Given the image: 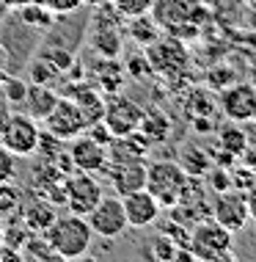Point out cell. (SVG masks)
<instances>
[{
    "label": "cell",
    "mask_w": 256,
    "mask_h": 262,
    "mask_svg": "<svg viewBox=\"0 0 256 262\" xmlns=\"http://www.w3.org/2000/svg\"><path fill=\"white\" fill-rule=\"evenodd\" d=\"M19 254H22V262H58V254L53 251V246L47 243L44 235H36V232H31V235L25 237V243L19 246Z\"/></svg>",
    "instance_id": "cell-25"
},
{
    "label": "cell",
    "mask_w": 256,
    "mask_h": 262,
    "mask_svg": "<svg viewBox=\"0 0 256 262\" xmlns=\"http://www.w3.org/2000/svg\"><path fill=\"white\" fill-rule=\"evenodd\" d=\"M138 133L149 141V146L162 144V141L171 136V119L162 111H144L141 124H138Z\"/></svg>",
    "instance_id": "cell-21"
},
{
    "label": "cell",
    "mask_w": 256,
    "mask_h": 262,
    "mask_svg": "<svg viewBox=\"0 0 256 262\" xmlns=\"http://www.w3.org/2000/svg\"><path fill=\"white\" fill-rule=\"evenodd\" d=\"M6 77H9V75H6V69H0V86H3V80H6Z\"/></svg>",
    "instance_id": "cell-47"
},
{
    "label": "cell",
    "mask_w": 256,
    "mask_h": 262,
    "mask_svg": "<svg viewBox=\"0 0 256 262\" xmlns=\"http://www.w3.org/2000/svg\"><path fill=\"white\" fill-rule=\"evenodd\" d=\"M66 212H75V215H88L94 210V204L105 196L102 182L97 180V174L88 171H75L66 174Z\"/></svg>",
    "instance_id": "cell-6"
},
{
    "label": "cell",
    "mask_w": 256,
    "mask_h": 262,
    "mask_svg": "<svg viewBox=\"0 0 256 262\" xmlns=\"http://www.w3.org/2000/svg\"><path fill=\"white\" fill-rule=\"evenodd\" d=\"M85 133H88V136L94 138V141H99L102 146H108L110 138H113V133L108 130V124H105L102 119H99V122H94V124H88V127H85Z\"/></svg>",
    "instance_id": "cell-39"
},
{
    "label": "cell",
    "mask_w": 256,
    "mask_h": 262,
    "mask_svg": "<svg viewBox=\"0 0 256 262\" xmlns=\"http://www.w3.org/2000/svg\"><path fill=\"white\" fill-rule=\"evenodd\" d=\"M3 226H6V218L0 215V240H3Z\"/></svg>",
    "instance_id": "cell-46"
},
{
    "label": "cell",
    "mask_w": 256,
    "mask_h": 262,
    "mask_svg": "<svg viewBox=\"0 0 256 262\" xmlns=\"http://www.w3.org/2000/svg\"><path fill=\"white\" fill-rule=\"evenodd\" d=\"M190 251L201 262H234V232L210 215L190 229Z\"/></svg>",
    "instance_id": "cell-2"
},
{
    "label": "cell",
    "mask_w": 256,
    "mask_h": 262,
    "mask_svg": "<svg viewBox=\"0 0 256 262\" xmlns=\"http://www.w3.org/2000/svg\"><path fill=\"white\" fill-rule=\"evenodd\" d=\"M41 3H44L53 14H58V17H66V14H75L77 9H80L83 0H41Z\"/></svg>",
    "instance_id": "cell-37"
},
{
    "label": "cell",
    "mask_w": 256,
    "mask_h": 262,
    "mask_svg": "<svg viewBox=\"0 0 256 262\" xmlns=\"http://www.w3.org/2000/svg\"><path fill=\"white\" fill-rule=\"evenodd\" d=\"M149 63H152V69H157V72H166L168 77L176 72V69H184V63H188V53H184L182 41L168 36V39H157L149 45Z\"/></svg>",
    "instance_id": "cell-15"
},
{
    "label": "cell",
    "mask_w": 256,
    "mask_h": 262,
    "mask_svg": "<svg viewBox=\"0 0 256 262\" xmlns=\"http://www.w3.org/2000/svg\"><path fill=\"white\" fill-rule=\"evenodd\" d=\"M55 75H58V72H55V67H53V63H47L44 58L31 61V77H33V83H44V86H50Z\"/></svg>",
    "instance_id": "cell-33"
},
{
    "label": "cell",
    "mask_w": 256,
    "mask_h": 262,
    "mask_svg": "<svg viewBox=\"0 0 256 262\" xmlns=\"http://www.w3.org/2000/svg\"><path fill=\"white\" fill-rule=\"evenodd\" d=\"M17 177V158L0 144V182H9Z\"/></svg>",
    "instance_id": "cell-36"
},
{
    "label": "cell",
    "mask_w": 256,
    "mask_h": 262,
    "mask_svg": "<svg viewBox=\"0 0 256 262\" xmlns=\"http://www.w3.org/2000/svg\"><path fill=\"white\" fill-rule=\"evenodd\" d=\"M39 58H44L47 63H53L55 67V72H66L69 67L75 63V53H69V50H61V47H55V50H41L39 53Z\"/></svg>",
    "instance_id": "cell-32"
},
{
    "label": "cell",
    "mask_w": 256,
    "mask_h": 262,
    "mask_svg": "<svg viewBox=\"0 0 256 262\" xmlns=\"http://www.w3.org/2000/svg\"><path fill=\"white\" fill-rule=\"evenodd\" d=\"M110 6L116 9V14L122 19H132L141 14H149L154 6V0H110Z\"/></svg>",
    "instance_id": "cell-28"
},
{
    "label": "cell",
    "mask_w": 256,
    "mask_h": 262,
    "mask_svg": "<svg viewBox=\"0 0 256 262\" xmlns=\"http://www.w3.org/2000/svg\"><path fill=\"white\" fill-rule=\"evenodd\" d=\"M97 14L88 25V45L97 50V55H105V58H119L124 50V31L119 28L122 17L116 14L110 3L97 6Z\"/></svg>",
    "instance_id": "cell-4"
},
{
    "label": "cell",
    "mask_w": 256,
    "mask_h": 262,
    "mask_svg": "<svg viewBox=\"0 0 256 262\" xmlns=\"http://www.w3.org/2000/svg\"><path fill=\"white\" fill-rule=\"evenodd\" d=\"M207 80H210V86H215V89H226L229 83H234V72L229 67H215L207 72Z\"/></svg>",
    "instance_id": "cell-38"
},
{
    "label": "cell",
    "mask_w": 256,
    "mask_h": 262,
    "mask_svg": "<svg viewBox=\"0 0 256 262\" xmlns=\"http://www.w3.org/2000/svg\"><path fill=\"white\" fill-rule=\"evenodd\" d=\"M149 155V141L141 136L138 130L130 136H113L108 144V166H119V163H141Z\"/></svg>",
    "instance_id": "cell-17"
},
{
    "label": "cell",
    "mask_w": 256,
    "mask_h": 262,
    "mask_svg": "<svg viewBox=\"0 0 256 262\" xmlns=\"http://www.w3.org/2000/svg\"><path fill=\"white\" fill-rule=\"evenodd\" d=\"M19 19L28 25V28H39V31H50L55 23H58V14H53L41 0H33V3H25L19 6Z\"/></svg>",
    "instance_id": "cell-23"
},
{
    "label": "cell",
    "mask_w": 256,
    "mask_h": 262,
    "mask_svg": "<svg viewBox=\"0 0 256 262\" xmlns=\"http://www.w3.org/2000/svg\"><path fill=\"white\" fill-rule=\"evenodd\" d=\"M188 171L179 166V160H154L146 163V190L157 199L160 207H174L179 202L184 185H188Z\"/></svg>",
    "instance_id": "cell-3"
},
{
    "label": "cell",
    "mask_w": 256,
    "mask_h": 262,
    "mask_svg": "<svg viewBox=\"0 0 256 262\" xmlns=\"http://www.w3.org/2000/svg\"><path fill=\"white\" fill-rule=\"evenodd\" d=\"M127 36L141 47H149L152 41H157L160 39V25H157V19L152 17V11L127 19Z\"/></svg>",
    "instance_id": "cell-22"
},
{
    "label": "cell",
    "mask_w": 256,
    "mask_h": 262,
    "mask_svg": "<svg viewBox=\"0 0 256 262\" xmlns=\"http://www.w3.org/2000/svg\"><path fill=\"white\" fill-rule=\"evenodd\" d=\"M248 83H251V86L256 89V61L251 63V80H248Z\"/></svg>",
    "instance_id": "cell-45"
},
{
    "label": "cell",
    "mask_w": 256,
    "mask_h": 262,
    "mask_svg": "<svg viewBox=\"0 0 256 262\" xmlns=\"http://www.w3.org/2000/svg\"><path fill=\"white\" fill-rule=\"evenodd\" d=\"M179 166L188 171V177H204L212 166V158H210L207 149H201V146L184 144L182 152H179Z\"/></svg>",
    "instance_id": "cell-24"
},
{
    "label": "cell",
    "mask_w": 256,
    "mask_h": 262,
    "mask_svg": "<svg viewBox=\"0 0 256 262\" xmlns=\"http://www.w3.org/2000/svg\"><path fill=\"white\" fill-rule=\"evenodd\" d=\"M212 218L231 232L245 229L248 221H251V204H248L245 190L229 188V190L215 193V199H212Z\"/></svg>",
    "instance_id": "cell-8"
},
{
    "label": "cell",
    "mask_w": 256,
    "mask_h": 262,
    "mask_svg": "<svg viewBox=\"0 0 256 262\" xmlns=\"http://www.w3.org/2000/svg\"><path fill=\"white\" fill-rule=\"evenodd\" d=\"M176 249H179V246H176L174 240H168V237L160 232V235L152 240V249H149V254H152V257L157 259V262H174Z\"/></svg>",
    "instance_id": "cell-31"
},
{
    "label": "cell",
    "mask_w": 256,
    "mask_h": 262,
    "mask_svg": "<svg viewBox=\"0 0 256 262\" xmlns=\"http://www.w3.org/2000/svg\"><path fill=\"white\" fill-rule=\"evenodd\" d=\"M17 215L22 218V224H25L31 232L44 235V232L50 229V224L58 218V207H55L53 202H47L44 196L33 193V196H28V199H22V204H19V210H17Z\"/></svg>",
    "instance_id": "cell-16"
},
{
    "label": "cell",
    "mask_w": 256,
    "mask_h": 262,
    "mask_svg": "<svg viewBox=\"0 0 256 262\" xmlns=\"http://www.w3.org/2000/svg\"><path fill=\"white\" fill-rule=\"evenodd\" d=\"M0 94H3V100L9 105H22L25 102V94H28V83L22 77H6L3 86H0Z\"/></svg>",
    "instance_id": "cell-30"
},
{
    "label": "cell",
    "mask_w": 256,
    "mask_h": 262,
    "mask_svg": "<svg viewBox=\"0 0 256 262\" xmlns=\"http://www.w3.org/2000/svg\"><path fill=\"white\" fill-rule=\"evenodd\" d=\"M218 144H220V149H226V152H231L234 158H240V155L248 149L251 138H248V133L240 127V122H229L226 127L218 130Z\"/></svg>",
    "instance_id": "cell-26"
},
{
    "label": "cell",
    "mask_w": 256,
    "mask_h": 262,
    "mask_svg": "<svg viewBox=\"0 0 256 262\" xmlns=\"http://www.w3.org/2000/svg\"><path fill=\"white\" fill-rule=\"evenodd\" d=\"M245 3H251V6H256V0H245Z\"/></svg>",
    "instance_id": "cell-49"
},
{
    "label": "cell",
    "mask_w": 256,
    "mask_h": 262,
    "mask_svg": "<svg viewBox=\"0 0 256 262\" xmlns=\"http://www.w3.org/2000/svg\"><path fill=\"white\" fill-rule=\"evenodd\" d=\"M66 152L72 155V163L77 171H88V174H102L108 168V146H102L99 141H94L88 133L66 141Z\"/></svg>",
    "instance_id": "cell-12"
},
{
    "label": "cell",
    "mask_w": 256,
    "mask_h": 262,
    "mask_svg": "<svg viewBox=\"0 0 256 262\" xmlns=\"http://www.w3.org/2000/svg\"><path fill=\"white\" fill-rule=\"evenodd\" d=\"M110 3V0H83V6H91V9H97V6H105Z\"/></svg>",
    "instance_id": "cell-43"
},
{
    "label": "cell",
    "mask_w": 256,
    "mask_h": 262,
    "mask_svg": "<svg viewBox=\"0 0 256 262\" xmlns=\"http://www.w3.org/2000/svg\"><path fill=\"white\" fill-rule=\"evenodd\" d=\"M251 218H253V226H256V210H253V212H251Z\"/></svg>",
    "instance_id": "cell-48"
},
{
    "label": "cell",
    "mask_w": 256,
    "mask_h": 262,
    "mask_svg": "<svg viewBox=\"0 0 256 262\" xmlns=\"http://www.w3.org/2000/svg\"><path fill=\"white\" fill-rule=\"evenodd\" d=\"M6 63H9V47L0 41V69H6Z\"/></svg>",
    "instance_id": "cell-41"
},
{
    "label": "cell",
    "mask_w": 256,
    "mask_h": 262,
    "mask_svg": "<svg viewBox=\"0 0 256 262\" xmlns=\"http://www.w3.org/2000/svg\"><path fill=\"white\" fill-rule=\"evenodd\" d=\"M122 204H124L127 226H132V229H146V226H154L160 221V210L162 207L146 188L122 196Z\"/></svg>",
    "instance_id": "cell-13"
},
{
    "label": "cell",
    "mask_w": 256,
    "mask_h": 262,
    "mask_svg": "<svg viewBox=\"0 0 256 262\" xmlns=\"http://www.w3.org/2000/svg\"><path fill=\"white\" fill-rule=\"evenodd\" d=\"M6 3H9L11 9H19V6H25V3H33V0H6Z\"/></svg>",
    "instance_id": "cell-44"
},
{
    "label": "cell",
    "mask_w": 256,
    "mask_h": 262,
    "mask_svg": "<svg viewBox=\"0 0 256 262\" xmlns=\"http://www.w3.org/2000/svg\"><path fill=\"white\" fill-rule=\"evenodd\" d=\"M22 199H25V190L19 188L14 180L0 182V215L3 218L14 215V212L19 210V204H22Z\"/></svg>",
    "instance_id": "cell-27"
},
{
    "label": "cell",
    "mask_w": 256,
    "mask_h": 262,
    "mask_svg": "<svg viewBox=\"0 0 256 262\" xmlns=\"http://www.w3.org/2000/svg\"><path fill=\"white\" fill-rule=\"evenodd\" d=\"M41 127L44 130H50L55 138H61V141H69V138H75V136H80V133H85V119H83V113L80 108L69 100V97H58V102H55V108L47 113L44 119H41Z\"/></svg>",
    "instance_id": "cell-11"
},
{
    "label": "cell",
    "mask_w": 256,
    "mask_h": 262,
    "mask_svg": "<svg viewBox=\"0 0 256 262\" xmlns=\"http://www.w3.org/2000/svg\"><path fill=\"white\" fill-rule=\"evenodd\" d=\"M58 97H61L58 91L44 86V83H31V86H28V94H25V102H22L25 113H28V116H33L36 122H41V119L55 108Z\"/></svg>",
    "instance_id": "cell-20"
},
{
    "label": "cell",
    "mask_w": 256,
    "mask_h": 262,
    "mask_svg": "<svg viewBox=\"0 0 256 262\" xmlns=\"http://www.w3.org/2000/svg\"><path fill=\"white\" fill-rule=\"evenodd\" d=\"M108 182L116 196H127L132 190H141L146 185V160L141 163H119V166H108L105 168Z\"/></svg>",
    "instance_id": "cell-18"
},
{
    "label": "cell",
    "mask_w": 256,
    "mask_h": 262,
    "mask_svg": "<svg viewBox=\"0 0 256 262\" xmlns=\"http://www.w3.org/2000/svg\"><path fill=\"white\" fill-rule=\"evenodd\" d=\"M149 72H152V63H149L146 55H141V53L130 55V61H127V67H124V75L135 77V80H141V77L149 75Z\"/></svg>",
    "instance_id": "cell-34"
},
{
    "label": "cell",
    "mask_w": 256,
    "mask_h": 262,
    "mask_svg": "<svg viewBox=\"0 0 256 262\" xmlns=\"http://www.w3.org/2000/svg\"><path fill=\"white\" fill-rule=\"evenodd\" d=\"M218 105L223 111V116L229 122H253L256 116V89L251 83H229L226 89H220Z\"/></svg>",
    "instance_id": "cell-10"
},
{
    "label": "cell",
    "mask_w": 256,
    "mask_h": 262,
    "mask_svg": "<svg viewBox=\"0 0 256 262\" xmlns=\"http://www.w3.org/2000/svg\"><path fill=\"white\" fill-rule=\"evenodd\" d=\"M85 221H88L91 232H94L97 237H105V240H113L119 237L122 232L127 229V215H124V204H122V196H102L94 210L85 215Z\"/></svg>",
    "instance_id": "cell-7"
},
{
    "label": "cell",
    "mask_w": 256,
    "mask_h": 262,
    "mask_svg": "<svg viewBox=\"0 0 256 262\" xmlns=\"http://www.w3.org/2000/svg\"><path fill=\"white\" fill-rule=\"evenodd\" d=\"M253 122H256V116H253Z\"/></svg>",
    "instance_id": "cell-50"
},
{
    "label": "cell",
    "mask_w": 256,
    "mask_h": 262,
    "mask_svg": "<svg viewBox=\"0 0 256 262\" xmlns=\"http://www.w3.org/2000/svg\"><path fill=\"white\" fill-rule=\"evenodd\" d=\"M44 237L58 254V259H83L94 243V232H91L85 215H75V212H66V215L58 212V218L50 224Z\"/></svg>",
    "instance_id": "cell-1"
},
{
    "label": "cell",
    "mask_w": 256,
    "mask_h": 262,
    "mask_svg": "<svg viewBox=\"0 0 256 262\" xmlns=\"http://www.w3.org/2000/svg\"><path fill=\"white\" fill-rule=\"evenodd\" d=\"M207 190L212 193H220V190H229L231 188V168H223V166H210V171L201 177Z\"/></svg>",
    "instance_id": "cell-29"
},
{
    "label": "cell",
    "mask_w": 256,
    "mask_h": 262,
    "mask_svg": "<svg viewBox=\"0 0 256 262\" xmlns=\"http://www.w3.org/2000/svg\"><path fill=\"white\" fill-rule=\"evenodd\" d=\"M39 133H41V122H36L28 113H11L0 127V144L14 158H31V155H36Z\"/></svg>",
    "instance_id": "cell-5"
},
{
    "label": "cell",
    "mask_w": 256,
    "mask_h": 262,
    "mask_svg": "<svg viewBox=\"0 0 256 262\" xmlns=\"http://www.w3.org/2000/svg\"><path fill=\"white\" fill-rule=\"evenodd\" d=\"M141 116H144V108H141L135 100L124 94H110L105 100V113H102V122L108 124V130L113 136H130V133L138 130Z\"/></svg>",
    "instance_id": "cell-9"
},
{
    "label": "cell",
    "mask_w": 256,
    "mask_h": 262,
    "mask_svg": "<svg viewBox=\"0 0 256 262\" xmlns=\"http://www.w3.org/2000/svg\"><path fill=\"white\" fill-rule=\"evenodd\" d=\"M91 86H97L99 91H108V94H116L124 83V67L119 63V58H105L99 55V61L91 69Z\"/></svg>",
    "instance_id": "cell-19"
},
{
    "label": "cell",
    "mask_w": 256,
    "mask_h": 262,
    "mask_svg": "<svg viewBox=\"0 0 256 262\" xmlns=\"http://www.w3.org/2000/svg\"><path fill=\"white\" fill-rule=\"evenodd\" d=\"M152 14L160 28H174L179 23H201V3L198 0H154Z\"/></svg>",
    "instance_id": "cell-14"
},
{
    "label": "cell",
    "mask_w": 256,
    "mask_h": 262,
    "mask_svg": "<svg viewBox=\"0 0 256 262\" xmlns=\"http://www.w3.org/2000/svg\"><path fill=\"white\" fill-rule=\"evenodd\" d=\"M240 160H243L245 166H248V168H251V171L256 174V144H253V146L248 144V149H245L243 155H240Z\"/></svg>",
    "instance_id": "cell-40"
},
{
    "label": "cell",
    "mask_w": 256,
    "mask_h": 262,
    "mask_svg": "<svg viewBox=\"0 0 256 262\" xmlns=\"http://www.w3.org/2000/svg\"><path fill=\"white\" fill-rule=\"evenodd\" d=\"M253 182H256V174L245 166V163H243V166H237V168L231 166V188H237V190H248V188L253 185Z\"/></svg>",
    "instance_id": "cell-35"
},
{
    "label": "cell",
    "mask_w": 256,
    "mask_h": 262,
    "mask_svg": "<svg viewBox=\"0 0 256 262\" xmlns=\"http://www.w3.org/2000/svg\"><path fill=\"white\" fill-rule=\"evenodd\" d=\"M9 14H11V6L6 3V0H0V19H6Z\"/></svg>",
    "instance_id": "cell-42"
}]
</instances>
